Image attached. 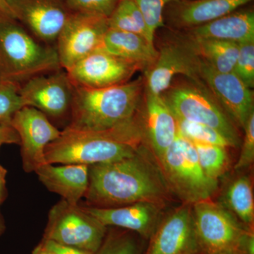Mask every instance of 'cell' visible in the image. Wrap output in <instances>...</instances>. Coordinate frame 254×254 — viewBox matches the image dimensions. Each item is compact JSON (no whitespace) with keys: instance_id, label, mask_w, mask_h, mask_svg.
Segmentation results:
<instances>
[{"instance_id":"17","label":"cell","mask_w":254,"mask_h":254,"mask_svg":"<svg viewBox=\"0 0 254 254\" xmlns=\"http://www.w3.org/2000/svg\"><path fill=\"white\" fill-rule=\"evenodd\" d=\"M163 205L143 201L113 208L82 207L105 227L124 229L149 239L161 220Z\"/></svg>"},{"instance_id":"16","label":"cell","mask_w":254,"mask_h":254,"mask_svg":"<svg viewBox=\"0 0 254 254\" xmlns=\"http://www.w3.org/2000/svg\"><path fill=\"white\" fill-rule=\"evenodd\" d=\"M199 78L227 116L244 128L254 111L253 92L234 73H220L201 58Z\"/></svg>"},{"instance_id":"2","label":"cell","mask_w":254,"mask_h":254,"mask_svg":"<svg viewBox=\"0 0 254 254\" xmlns=\"http://www.w3.org/2000/svg\"><path fill=\"white\" fill-rule=\"evenodd\" d=\"M139 78L122 84L91 88L75 86L69 123L77 131H126L139 125L137 118L144 88Z\"/></svg>"},{"instance_id":"38","label":"cell","mask_w":254,"mask_h":254,"mask_svg":"<svg viewBox=\"0 0 254 254\" xmlns=\"http://www.w3.org/2000/svg\"><path fill=\"white\" fill-rule=\"evenodd\" d=\"M31 254H53L50 252L49 250H47L46 247L43 245L42 242H40L39 245L37 246L36 248L32 252Z\"/></svg>"},{"instance_id":"28","label":"cell","mask_w":254,"mask_h":254,"mask_svg":"<svg viewBox=\"0 0 254 254\" xmlns=\"http://www.w3.org/2000/svg\"><path fill=\"white\" fill-rule=\"evenodd\" d=\"M176 119L179 133L190 141L219 145L225 148L233 147L227 138L212 127L182 119Z\"/></svg>"},{"instance_id":"3","label":"cell","mask_w":254,"mask_h":254,"mask_svg":"<svg viewBox=\"0 0 254 254\" xmlns=\"http://www.w3.org/2000/svg\"><path fill=\"white\" fill-rule=\"evenodd\" d=\"M61 68L55 47L40 41L14 18L0 12V81L21 85Z\"/></svg>"},{"instance_id":"29","label":"cell","mask_w":254,"mask_h":254,"mask_svg":"<svg viewBox=\"0 0 254 254\" xmlns=\"http://www.w3.org/2000/svg\"><path fill=\"white\" fill-rule=\"evenodd\" d=\"M20 85L0 81V123H11L14 114L24 107L19 93Z\"/></svg>"},{"instance_id":"33","label":"cell","mask_w":254,"mask_h":254,"mask_svg":"<svg viewBox=\"0 0 254 254\" xmlns=\"http://www.w3.org/2000/svg\"><path fill=\"white\" fill-rule=\"evenodd\" d=\"M245 135L238 160L235 166L236 171L249 168L254 160V112L251 114L245 127Z\"/></svg>"},{"instance_id":"26","label":"cell","mask_w":254,"mask_h":254,"mask_svg":"<svg viewBox=\"0 0 254 254\" xmlns=\"http://www.w3.org/2000/svg\"><path fill=\"white\" fill-rule=\"evenodd\" d=\"M192 143L194 145L200 168L205 176L218 182V179L226 173L230 165L227 148L198 142Z\"/></svg>"},{"instance_id":"25","label":"cell","mask_w":254,"mask_h":254,"mask_svg":"<svg viewBox=\"0 0 254 254\" xmlns=\"http://www.w3.org/2000/svg\"><path fill=\"white\" fill-rule=\"evenodd\" d=\"M108 26L111 29L143 36L154 46V41L150 38L143 14L133 0H120L113 14L108 18Z\"/></svg>"},{"instance_id":"4","label":"cell","mask_w":254,"mask_h":254,"mask_svg":"<svg viewBox=\"0 0 254 254\" xmlns=\"http://www.w3.org/2000/svg\"><path fill=\"white\" fill-rule=\"evenodd\" d=\"M141 145L124 141L111 132L77 131L65 127L45 150L46 163L85 165L111 163L134 155Z\"/></svg>"},{"instance_id":"15","label":"cell","mask_w":254,"mask_h":254,"mask_svg":"<svg viewBox=\"0 0 254 254\" xmlns=\"http://www.w3.org/2000/svg\"><path fill=\"white\" fill-rule=\"evenodd\" d=\"M13 18L40 41L52 46L72 11L66 0H6Z\"/></svg>"},{"instance_id":"19","label":"cell","mask_w":254,"mask_h":254,"mask_svg":"<svg viewBox=\"0 0 254 254\" xmlns=\"http://www.w3.org/2000/svg\"><path fill=\"white\" fill-rule=\"evenodd\" d=\"M144 122L147 138L159 161L178 133L176 117L161 95L145 91Z\"/></svg>"},{"instance_id":"30","label":"cell","mask_w":254,"mask_h":254,"mask_svg":"<svg viewBox=\"0 0 254 254\" xmlns=\"http://www.w3.org/2000/svg\"><path fill=\"white\" fill-rule=\"evenodd\" d=\"M143 14L150 38L154 41L155 31L164 25L165 6L180 0H133Z\"/></svg>"},{"instance_id":"20","label":"cell","mask_w":254,"mask_h":254,"mask_svg":"<svg viewBox=\"0 0 254 254\" xmlns=\"http://www.w3.org/2000/svg\"><path fill=\"white\" fill-rule=\"evenodd\" d=\"M190 37L242 43L254 42L253 10L233 11L214 21L192 28Z\"/></svg>"},{"instance_id":"9","label":"cell","mask_w":254,"mask_h":254,"mask_svg":"<svg viewBox=\"0 0 254 254\" xmlns=\"http://www.w3.org/2000/svg\"><path fill=\"white\" fill-rule=\"evenodd\" d=\"M108 29V18L71 12L55 42L62 68L68 71L79 60L101 48Z\"/></svg>"},{"instance_id":"5","label":"cell","mask_w":254,"mask_h":254,"mask_svg":"<svg viewBox=\"0 0 254 254\" xmlns=\"http://www.w3.org/2000/svg\"><path fill=\"white\" fill-rule=\"evenodd\" d=\"M159 163L169 188L185 203L210 199L218 190V182L205 176L200 168L193 143L179 131Z\"/></svg>"},{"instance_id":"14","label":"cell","mask_w":254,"mask_h":254,"mask_svg":"<svg viewBox=\"0 0 254 254\" xmlns=\"http://www.w3.org/2000/svg\"><path fill=\"white\" fill-rule=\"evenodd\" d=\"M145 254H202L192 205L185 203L165 217L150 237Z\"/></svg>"},{"instance_id":"39","label":"cell","mask_w":254,"mask_h":254,"mask_svg":"<svg viewBox=\"0 0 254 254\" xmlns=\"http://www.w3.org/2000/svg\"><path fill=\"white\" fill-rule=\"evenodd\" d=\"M5 230H6V225H5L4 218L0 213V237L4 234Z\"/></svg>"},{"instance_id":"6","label":"cell","mask_w":254,"mask_h":254,"mask_svg":"<svg viewBox=\"0 0 254 254\" xmlns=\"http://www.w3.org/2000/svg\"><path fill=\"white\" fill-rule=\"evenodd\" d=\"M161 96L177 118L207 125L220 132L232 146L240 143L234 123L201 81L170 86Z\"/></svg>"},{"instance_id":"7","label":"cell","mask_w":254,"mask_h":254,"mask_svg":"<svg viewBox=\"0 0 254 254\" xmlns=\"http://www.w3.org/2000/svg\"><path fill=\"white\" fill-rule=\"evenodd\" d=\"M195 230L204 254H247L252 230L222 205L203 200L192 205Z\"/></svg>"},{"instance_id":"11","label":"cell","mask_w":254,"mask_h":254,"mask_svg":"<svg viewBox=\"0 0 254 254\" xmlns=\"http://www.w3.org/2000/svg\"><path fill=\"white\" fill-rule=\"evenodd\" d=\"M75 86L63 68L42 73L19 86V93L24 106L32 107L48 118L62 119L69 116Z\"/></svg>"},{"instance_id":"10","label":"cell","mask_w":254,"mask_h":254,"mask_svg":"<svg viewBox=\"0 0 254 254\" xmlns=\"http://www.w3.org/2000/svg\"><path fill=\"white\" fill-rule=\"evenodd\" d=\"M201 58L193 40H175L162 46L154 64L145 76V91L161 95L168 90L177 75L182 74L193 81H200Z\"/></svg>"},{"instance_id":"34","label":"cell","mask_w":254,"mask_h":254,"mask_svg":"<svg viewBox=\"0 0 254 254\" xmlns=\"http://www.w3.org/2000/svg\"><path fill=\"white\" fill-rule=\"evenodd\" d=\"M41 242L46 247L47 250L53 254H95L86 251L60 245L51 240H42Z\"/></svg>"},{"instance_id":"13","label":"cell","mask_w":254,"mask_h":254,"mask_svg":"<svg viewBox=\"0 0 254 254\" xmlns=\"http://www.w3.org/2000/svg\"><path fill=\"white\" fill-rule=\"evenodd\" d=\"M136 64L99 48L79 60L66 71L76 86L100 88L122 84L138 70Z\"/></svg>"},{"instance_id":"24","label":"cell","mask_w":254,"mask_h":254,"mask_svg":"<svg viewBox=\"0 0 254 254\" xmlns=\"http://www.w3.org/2000/svg\"><path fill=\"white\" fill-rule=\"evenodd\" d=\"M193 40L200 58L220 73H233L240 44L212 39Z\"/></svg>"},{"instance_id":"12","label":"cell","mask_w":254,"mask_h":254,"mask_svg":"<svg viewBox=\"0 0 254 254\" xmlns=\"http://www.w3.org/2000/svg\"><path fill=\"white\" fill-rule=\"evenodd\" d=\"M10 125L19 136L23 170L28 173L36 172L46 163L47 145L57 139L62 131L52 124L46 115L28 106L18 110Z\"/></svg>"},{"instance_id":"27","label":"cell","mask_w":254,"mask_h":254,"mask_svg":"<svg viewBox=\"0 0 254 254\" xmlns=\"http://www.w3.org/2000/svg\"><path fill=\"white\" fill-rule=\"evenodd\" d=\"M134 232L108 227V231L100 248L95 254H142L141 241Z\"/></svg>"},{"instance_id":"22","label":"cell","mask_w":254,"mask_h":254,"mask_svg":"<svg viewBox=\"0 0 254 254\" xmlns=\"http://www.w3.org/2000/svg\"><path fill=\"white\" fill-rule=\"evenodd\" d=\"M102 48L115 56L148 69L154 64L158 52L144 37L109 28L103 39Z\"/></svg>"},{"instance_id":"18","label":"cell","mask_w":254,"mask_h":254,"mask_svg":"<svg viewBox=\"0 0 254 254\" xmlns=\"http://www.w3.org/2000/svg\"><path fill=\"white\" fill-rule=\"evenodd\" d=\"M40 182L53 193L71 204L79 203L84 197L89 183V166L46 163L35 172Z\"/></svg>"},{"instance_id":"36","label":"cell","mask_w":254,"mask_h":254,"mask_svg":"<svg viewBox=\"0 0 254 254\" xmlns=\"http://www.w3.org/2000/svg\"><path fill=\"white\" fill-rule=\"evenodd\" d=\"M7 170L0 164V207L7 197V189L6 186V177Z\"/></svg>"},{"instance_id":"37","label":"cell","mask_w":254,"mask_h":254,"mask_svg":"<svg viewBox=\"0 0 254 254\" xmlns=\"http://www.w3.org/2000/svg\"><path fill=\"white\" fill-rule=\"evenodd\" d=\"M0 12L13 18L6 0H0Z\"/></svg>"},{"instance_id":"31","label":"cell","mask_w":254,"mask_h":254,"mask_svg":"<svg viewBox=\"0 0 254 254\" xmlns=\"http://www.w3.org/2000/svg\"><path fill=\"white\" fill-rule=\"evenodd\" d=\"M233 73L252 89L254 86V42L240 44V52Z\"/></svg>"},{"instance_id":"21","label":"cell","mask_w":254,"mask_h":254,"mask_svg":"<svg viewBox=\"0 0 254 254\" xmlns=\"http://www.w3.org/2000/svg\"><path fill=\"white\" fill-rule=\"evenodd\" d=\"M252 0H193L175 4L172 21L179 27L194 28L236 11Z\"/></svg>"},{"instance_id":"32","label":"cell","mask_w":254,"mask_h":254,"mask_svg":"<svg viewBox=\"0 0 254 254\" xmlns=\"http://www.w3.org/2000/svg\"><path fill=\"white\" fill-rule=\"evenodd\" d=\"M120 0H66L72 12L88 13L109 18Z\"/></svg>"},{"instance_id":"23","label":"cell","mask_w":254,"mask_h":254,"mask_svg":"<svg viewBox=\"0 0 254 254\" xmlns=\"http://www.w3.org/2000/svg\"><path fill=\"white\" fill-rule=\"evenodd\" d=\"M223 206L245 227L253 229L254 199L253 187L249 177H237L227 187L224 193Z\"/></svg>"},{"instance_id":"1","label":"cell","mask_w":254,"mask_h":254,"mask_svg":"<svg viewBox=\"0 0 254 254\" xmlns=\"http://www.w3.org/2000/svg\"><path fill=\"white\" fill-rule=\"evenodd\" d=\"M170 190L160 166L140 146L128 158L89 166L84 206L113 208L143 201L164 204Z\"/></svg>"},{"instance_id":"35","label":"cell","mask_w":254,"mask_h":254,"mask_svg":"<svg viewBox=\"0 0 254 254\" xmlns=\"http://www.w3.org/2000/svg\"><path fill=\"white\" fill-rule=\"evenodd\" d=\"M4 144L20 145L19 136L9 123H0V148Z\"/></svg>"},{"instance_id":"8","label":"cell","mask_w":254,"mask_h":254,"mask_svg":"<svg viewBox=\"0 0 254 254\" xmlns=\"http://www.w3.org/2000/svg\"><path fill=\"white\" fill-rule=\"evenodd\" d=\"M107 231L108 227L87 213L82 205L62 199L50 209L42 240L95 254Z\"/></svg>"}]
</instances>
